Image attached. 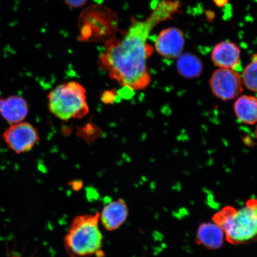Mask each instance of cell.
<instances>
[{"label": "cell", "mask_w": 257, "mask_h": 257, "mask_svg": "<svg viewBox=\"0 0 257 257\" xmlns=\"http://www.w3.org/2000/svg\"><path fill=\"white\" fill-rule=\"evenodd\" d=\"M178 8L176 1L162 0L146 20L133 19L123 37L105 42L99 67L124 88L131 91L147 88L152 81L147 61L154 51L148 38L156 25L171 18Z\"/></svg>", "instance_id": "1"}, {"label": "cell", "mask_w": 257, "mask_h": 257, "mask_svg": "<svg viewBox=\"0 0 257 257\" xmlns=\"http://www.w3.org/2000/svg\"><path fill=\"white\" fill-rule=\"evenodd\" d=\"M99 222V213L80 215L74 218L64 239L70 256L90 257L100 250L102 235Z\"/></svg>", "instance_id": "2"}, {"label": "cell", "mask_w": 257, "mask_h": 257, "mask_svg": "<svg viewBox=\"0 0 257 257\" xmlns=\"http://www.w3.org/2000/svg\"><path fill=\"white\" fill-rule=\"evenodd\" d=\"M214 218L230 243H245L257 236V200H248L245 206L238 210L225 208Z\"/></svg>", "instance_id": "3"}, {"label": "cell", "mask_w": 257, "mask_h": 257, "mask_svg": "<svg viewBox=\"0 0 257 257\" xmlns=\"http://www.w3.org/2000/svg\"><path fill=\"white\" fill-rule=\"evenodd\" d=\"M48 110L59 119H81L89 113L86 91L80 83H62L47 96Z\"/></svg>", "instance_id": "4"}, {"label": "cell", "mask_w": 257, "mask_h": 257, "mask_svg": "<svg viewBox=\"0 0 257 257\" xmlns=\"http://www.w3.org/2000/svg\"><path fill=\"white\" fill-rule=\"evenodd\" d=\"M2 138L9 149L17 154L31 152L40 141L38 128L25 121L10 125Z\"/></svg>", "instance_id": "5"}, {"label": "cell", "mask_w": 257, "mask_h": 257, "mask_svg": "<svg viewBox=\"0 0 257 257\" xmlns=\"http://www.w3.org/2000/svg\"><path fill=\"white\" fill-rule=\"evenodd\" d=\"M209 83L213 94L224 101L236 98L243 90L242 78L233 69L219 68L216 70L212 74Z\"/></svg>", "instance_id": "6"}, {"label": "cell", "mask_w": 257, "mask_h": 257, "mask_svg": "<svg viewBox=\"0 0 257 257\" xmlns=\"http://www.w3.org/2000/svg\"><path fill=\"white\" fill-rule=\"evenodd\" d=\"M185 43L184 32L178 28H169L160 32L154 46L160 55L166 59H174L182 54Z\"/></svg>", "instance_id": "7"}, {"label": "cell", "mask_w": 257, "mask_h": 257, "mask_svg": "<svg viewBox=\"0 0 257 257\" xmlns=\"http://www.w3.org/2000/svg\"><path fill=\"white\" fill-rule=\"evenodd\" d=\"M29 112L28 102L23 96L12 95L0 96V115L10 124L23 121Z\"/></svg>", "instance_id": "8"}, {"label": "cell", "mask_w": 257, "mask_h": 257, "mask_svg": "<svg viewBox=\"0 0 257 257\" xmlns=\"http://www.w3.org/2000/svg\"><path fill=\"white\" fill-rule=\"evenodd\" d=\"M240 50L237 44L229 41L220 42L215 46L211 53V60L219 68L235 70L239 65Z\"/></svg>", "instance_id": "9"}, {"label": "cell", "mask_w": 257, "mask_h": 257, "mask_svg": "<svg viewBox=\"0 0 257 257\" xmlns=\"http://www.w3.org/2000/svg\"><path fill=\"white\" fill-rule=\"evenodd\" d=\"M128 214L126 202L118 199L110 201L105 205L99 214V221L106 230L114 231L118 229L125 222Z\"/></svg>", "instance_id": "10"}, {"label": "cell", "mask_w": 257, "mask_h": 257, "mask_svg": "<svg viewBox=\"0 0 257 257\" xmlns=\"http://www.w3.org/2000/svg\"><path fill=\"white\" fill-rule=\"evenodd\" d=\"M234 112L240 123L253 125L257 123V98L243 95L234 102Z\"/></svg>", "instance_id": "11"}, {"label": "cell", "mask_w": 257, "mask_h": 257, "mask_svg": "<svg viewBox=\"0 0 257 257\" xmlns=\"http://www.w3.org/2000/svg\"><path fill=\"white\" fill-rule=\"evenodd\" d=\"M224 236V231L217 224L207 223L201 224L199 228L197 240L206 248L216 249L222 246Z\"/></svg>", "instance_id": "12"}, {"label": "cell", "mask_w": 257, "mask_h": 257, "mask_svg": "<svg viewBox=\"0 0 257 257\" xmlns=\"http://www.w3.org/2000/svg\"><path fill=\"white\" fill-rule=\"evenodd\" d=\"M176 69L179 75L187 79L198 78L203 70V64L198 56L192 53L182 54L178 58Z\"/></svg>", "instance_id": "13"}, {"label": "cell", "mask_w": 257, "mask_h": 257, "mask_svg": "<svg viewBox=\"0 0 257 257\" xmlns=\"http://www.w3.org/2000/svg\"><path fill=\"white\" fill-rule=\"evenodd\" d=\"M241 78L246 89L257 93V61H252L245 67Z\"/></svg>", "instance_id": "14"}, {"label": "cell", "mask_w": 257, "mask_h": 257, "mask_svg": "<svg viewBox=\"0 0 257 257\" xmlns=\"http://www.w3.org/2000/svg\"><path fill=\"white\" fill-rule=\"evenodd\" d=\"M117 96L114 91H107L102 95L101 99L105 104H112L115 101Z\"/></svg>", "instance_id": "15"}, {"label": "cell", "mask_w": 257, "mask_h": 257, "mask_svg": "<svg viewBox=\"0 0 257 257\" xmlns=\"http://www.w3.org/2000/svg\"><path fill=\"white\" fill-rule=\"evenodd\" d=\"M67 6L72 8H79L86 5L89 0H63Z\"/></svg>", "instance_id": "16"}, {"label": "cell", "mask_w": 257, "mask_h": 257, "mask_svg": "<svg viewBox=\"0 0 257 257\" xmlns=\"http://www.w3.org/2000/svg\"><path fill=\"white\" fill-rule=\"evenodd\" d=\"M213 2L217 7L221 8L227 4L229 0H213Z\"/></svg>", "instance_id": "17"}, {"label": "cell", "mask_w": 257, "mask_h": 257, "mask_svg": "<svg viewBox=\"0 0 257 257\" xmlns=\"http://www.w3.org/2000/svg\"><path fill=\"white\" fill-rule=\"evenodd\" d=\"M252 57V61H257V53L253 54Z\"/></svg>", "instance_id": "18"}, {"label": "cell", "mask_w": 257, "mask_h": 257, "mask_svg": "<svg viewBox=\"0 0 257 257\" xmlns=\"http://www.w3.org/2000/svg\"><path fill=\"white\" fill-rule=\"evenodd\" d=\"M255 136L257 139V125H256V126L255 128Z\"/></svg>", "instance_id": "19"}, {"label": "cell", "mask_w": 257, "mask_h": 257, "mask_svg": "<svg viewBox=\"0 0 257 257\" xmlns=\"http://www.w3.org/2000/svg\"><path fill=\"white\" fill-rule=\"evenodd\" d=\"M12 257H21V256H13Z\"/></svg>", "instance_id": "20"}]
</instances>
